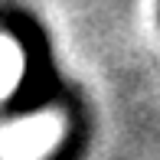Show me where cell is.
Wrapping results in <instances>:
<instances>
[{
    "label": "cell",
    "instance_id": "1",
    "mask_svg": "<svg viewBox=\"0 0 160 160\" xmlns=\"http://www.w3.org/2000/svg\"><path fill=\"white\" fill-rule=\"evenodd\" d=\"M56 137V124L52 121H23L20 128H13L10 134L3 137V150H7V157H13V160H30L36 157L39 150H46V144Z\"/></svg>",
    "mask_w": 160,
    "mask_h": 160
},
{
    "label": "cell",
    "instance_id": "2",
    "mask_svg": "<svg viewBox=\"0 0 160 160\" xmlns=\"http://www.w3.org/2000/svg\"><path fill=\"white\" fill-rule=\"evenodd\" d=\"M17 72H20V59L7 42H0V95L10 92V85L17 82Z\"/></svg>",
    "mask_w": 160,
    "mask_h": 160
}]
</instances>
